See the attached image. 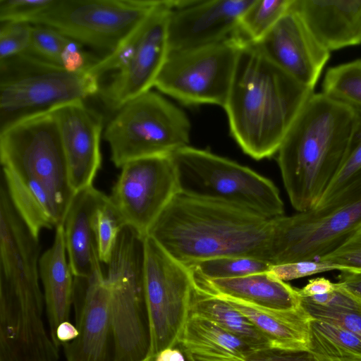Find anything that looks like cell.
<instances>
[{
    "mask_svg": "<svg viewBox=\"0 0 361 361\" xmlns=\"http://www.w3.org/2000/svg\"><path fill=\"white\" fill-rule=\"evenodd\" d=\"M0 160L1 179L32 233L62 224L75 191L54 110L0 130Z\"/></svg>",
    "mask_w": 361,
    "mask_h": 361,
    "instance_id": "1",
    "label": "cell"
},
{
    "mask_svg": "<svg viewBox=\"0 0 361 361\" xmlns=\"http://www.w3.org/2000/svg\"><path fill=\"white\" fill-rule=\"evenodd\" d=\"M273 219L235 205L179 192L147 235L172 257L188 265L224 256L269 262Z\"/></svg>",
    "mask_w": 361,
    "mask_h": 361,
    "instance_id": "2",
    "label": "cell"
},
{
    "mask_svg": "<svg viewBox=\"0 0 361 361\" xmlns=\"http://www.w3.org/2000/svg\"><path fill=\"white\" fill-rule=\"evenodd\" d=\"M313 92L243 39L224 106L232 137L256 160L272 157Z\"/></svg>",
    "mask_w": 361,
    "mask_h": 361,
    "instance_id": "3",
    "label": "cell"
},
{
    "mask_svg": "<svg viewBox=\"0 0 361 361\" xmlns=\"http://www.w3.org/2000/svg\"><path fill=\"white\" fill-rule=\"evenodd\" d=\"M355 111L313 92L283 138L277 162L298 212L314 209L345 160Z\"/></svg>",
    "mask_w": 361,
    "mask_h": 361,
    "instance_id": "4",
    "label": "cell"
},
{
    "mask_svg": "<svg viewBox=\"0 0 361 361\" xmlns=\"http://www.w3.org/2000/svg\"><path fill=\"white\" fill-rule=\"evenodd\" d=\"M99 80L90 69L71 71L27 54L0 61V130L61 105L85 101L99 92Z\"/></svg>",
    "mask_w": 361,
    "mask_h": 361,
    "instance_id": "5",
    "label": "cell"
},
{
    "mask_svg": "<svg viewBox=\"0 0 361 361\" xmlns=\"http://www.w3.org/2000/svg\"><path fill=\"white\" fill-rule=\"evenodd\" d=\"M145 239L125 225L107 264L113 361H142L151 355L145 288ZM152 356V355H151Z\"/></svg>",
    "mask_w": 361,
    "mask_h": 361,
    "instance_id": "6",
    "label": "cell"
},
{
    "mask_svg": "<svg viewBox=\"0 0 361 361\" xmlns=\"http://www.w3.org/2000/svg\"><path fill=\"white\" fill-rule=\"evenodd\" d=\"M171 157L180 192L240 207L269 219L283 215L277 187L250 168L189 145Z\"/></svg>",
    "mask_w": 361,
    "mask_h": 361,
    "instance_id": "7",
    "label": "cell"
},
{
    "mask_svg": "<svg viewBox=\"0 0 361 361\" xmlns=\"http://www.w3.org/2000/svg\"><path fill=\"white\" fill-rule=\"evenodd\" d=\"M190 129V120L182 109L149 90L115 111L104 138L111 161L121 168L135 159L171 155L188 146Z\"/></svg>",
    "mask_w": 361,
    "mask_h": 361,
    "instance_id": "8",
    "label": "cell"
},
{
    "mask_svg": "<svg viewBox=\"0 0 361 361\" xmlns=\"http://www.w3.org/2000/svg\"><path fill=\"white\" fill-rule=\"evenodd\" d=\"M361 227V177L326 206L273 219L271 265L317 259Z\"/></svg>",
    "mask_w": 361,
    "mask_h": 361,
    "instance_id": "9",
    "label": "cell"
},
{
    "mask_svg": "<svg viewBox=\"0 0 361 361\" xmlns=\"http://www.w3.org/2000/svg\"><path fill=\"white\" fill-rule=\"evenodd\" d=\"M175 1L161 0L113 54L90 68L99 78L115 72L99 92L108 109L115 112L154 87L169 51L168 24Z\"/></svg>",
    "mask_w": 361,
    "mask_h": 361,
    "instance_id": "10",
    "label": "cell"
},
{
    "mask_svg": "<svg viewBox=\"0 0 361 361\" xmlns=\"http://www.w3.org/2000/svg\"><path fill=\"white\" fill-rule=\"evenodd\" d=\"M161 0H54L31 24L57 30L104 58L113 54Z\"/></svg>",
    "mask_w": 361,
    "mask_h": 361,
    "instance_id": "11",
    "label": "cell"
},
{
    "mask_svg": "<svg viewBox=\"0 0 361 361\" xmlns=\"http://www.w3.org/2000/svg\"><path fill=\"white\" fill-rule=\"evenodd\" d=\"M243 41L236 34L219 43L169 52L154 87L185 105L224 107Z\"/></svg>",
    "mask_w": 361,
    "mask_h": 361,
    "instance_id": "12",
    "label": "cell"
},
{
    "mask_svg": "<svg viewBox=\"0 0 361 361\" xmlns=\"http://www.w3.org/2000/svg\"><path fill=\"white\" fill-rule=\"evenodd\" d=\"M193 275L152 237L145 239V288L152 356L175 347L190 314Z\"/></svg>",
    "mask_w": 361,
    "mask_h": 361,
    "instance_id": "13",
    "label": "cell"
},
{
    "mask_svg": "<svg viewBox=\"0 0 361 361\" xmlns=\"http://www.w3.org/2000/svg\"><path fill=\"white\" fill-rule=\"evenodd\" d=\"M109 196L126 225L146 237L149 228L180 192L171 155L135 159L125 164Z\"/></svg>",
    "mask_w": 361,
    "mask_h": 361,
    "instance_id": "14",
    "label": "cell"
},
{
    "mask_svg": "<svg viewBox=\"0 0 361 361\" xmlns=\"http://www.w3.org/2000/svg\"><path fill=\"white\" fill-rule=\"evenodd\" d=\"M254 0L176 1L168 24L169 52L204 47L238 32L240 18Z\"/></svg>",
    "mask_w": 361,
    "mask_h": 361,
    "instance_id": "15",
    "label": "cell"
},
{
    "mask_svg": "<svg viewBox=\"0 0 361 361\" xmlns=\"http://www.w3.org/2000/svg\"><path fill=\"white\" fill-rule=\"evenodd\" d=\"M254 44L273 63L312 91L330 58V52L317 42L291 7Z\"/></svg>",
    "mask_w": 361,
    "mask_h": 361,
    "instance_id": "16",
    "label": "cell"
},
{
    "mask_svg": "<svg viewBox=\"0 0 361 361\" xmlns=\"http://www.w3.org/2000/svg\"><path fill=\"white\" fill-rule=\"evenodd\" d=\"M78 336L63 343L66 361H108L112 337L109 290L102 271L91 277H74Z\"/></svg>",
    "mask_w": 361,
    "mask_h": 361,
    "instance_id": "17",
    "label": "cell"
},
{
    "mask_svg": "<svg viewBox=\"0 0 361 361\" xmlns=\"http://www.w3.org/2000/svg\"><path fill=\"white\" fill-rule=\"evenodd\" d=\"M67 159L70 179L75 192L92 185L101 167L100 141L102 116L84 101L54 109Z\"/></svg>",
    "mask_w": 361,
    "mask_h": 361,
    "instance_id": "18",
    "label": "cell"
},
{
    "mask_svg": "<svg viewBox=\"0 0 361 361\" xmlns=\"http://www.w3.org/2000/svg\"><path fill=\"white\" fill-rule=\"evenodd\" d=\"M109 196L93 185L75 192L62 223L66 252L74 277H91L102 271L99 259L94 219Z\"/></svg>",
    "mask_w": 361,
    "mask_h": 361,
    "instance_id": "19",
    "label": "cell"
},
{
    "mask_svg": "<svg viewBox=\"0 0 361 361\" xmlns=\"http://www.w3.org/2000/svg\"><path fill=\"white\" fill-rule=\"evenodd\" d=\"M291 8L329 52L361 44V0H293Z\"/></svg>",
    "mask_w": 361,
    "mask_h": 361,
    "instance_id": "20",
    "label": "cell"
},
{
    "mask_svg": "<svg viewBox=\"0 0 361 361\" xmlns=\"http://www.w3.org/2000/svg\"><path fill=\"white\" fill-rule=\"evenodd\" d=\"M193 278L195 286L209 294L277 310H295L301 306L298 289L268 271L226 279Z\"/></svg>",
    "mask_w": 361,
    "mask_h": 361,
    "instance_id": "21",
    "label": "cell"
},
{
    "mask_svg": "<svg viewBox=\"0 0 361 361\" xmlns=\"http://www.w3.org/2000/svg\"><path fill=\"white\" fill-rule=\"evenodd\" d=\"M39 268L50 335L56 344L59 325L69 321L74 294V276L67 258L61 224L56 228L51 247L41 255Z\"/></svg>",
    "mask_w": 361,
    "mask_h": 361,
    "instance_id": "22",
    "label": "cell"
},
{
    "mask_svg": "<svg viewBox=\"0 0 361 361\" xmlns=\"http://www.w3.org/2000/svg\"><path fill=\"white\" fill-rule=\"evenodd\" d=\"M216 296L227 301L247 318L267 337L271 347L291 350H311V323L314 318L302 305L295 310H277Z\"/></svg>",
    "mask_w": 361,
    "mask_h": 361,
    "instance_id": "23",
    "label": "cell"
},
{
    "mask_svg": "<svg viewBox=\"0 0 361 361\" xmlns=\"http://www.w3.org/2000/svg\"><path fill=\"white\" fill-rule=\"evenodd\" d=\"M176 345L192 355L238 359H245L246 354L254 349L214 322L192 314H189Z\"/></svg>",
    "mask_w": 361,
    "mask_h": 361,
    "instance_id": "24",
    "label": "cell"
},
{
    "mask_svg": "<svg viewBox=\"0 0 361 361\" xmlns=\"http://www.w3.org/2000/svg\"><path fill=\"white\" fill-rule=\"evenodd\" d=\"M190 314L210 320L254 349L271 347L267 337L225 300L194 288Z\"/></svg>",
    "mask_w": 361,
    "mask_h": 361,
    "instance_id": "25",
    "label": "cell"
},
{
    "mask_svg": "<svg viewBox=\"0 0 361 361\" xmlns=\"http://www.w3.org/2000/svg\"><path fill=\"white\" fill-rule=\"evenodd\" d=\"M71 71L89 70L99 59L84 46L57 30L32 24L30 45L25 53Z\"/></svg>",
    "mask_w": 361,
    "mask_h": 361,
    "instance_id": "26",
    "label": "cell"
},
{
    "mask_svg": "<svg viewBox=\"0 0 361 361\" xmlns=\"http://www.w3.org/2000/svg\"><path fill=\"white\" fill-rule=\"evenodd\" d=\"M322 89L331 99L361 110V58L328 68Z\"/></svg>",
    "mask_w": 361,
    "mask_h": 361,
    "instance_id": "27",
    "label": "cell"
},
{
    "mask_svg": "<svg viewBox=\"0 0 361 361\" xmlns=\"http://www.w3.org/2000/svg\"><path fill=\"white\" fill-rule=\"evenodd\" d=\"M312 348L330 357L361 361V337L340 326L314 319Z\"/></svg>",
    "mask_w": 361,
    "mask_h": 361,
    "instance_id": "28",
    "label": "cell"
},
{
    "mask_svg": "<svg viewBox=\"0 0 361 361\" xmlns=\"http://www.w3.org/2000/svg\"><path fill=\"white\" fill-rule=\"evenodd\" d=\"M293 0H254L240 18L238 35L257 43L290 10Z\"/></svg>",
    "mask_w": 361,
    "mask_h": 361,
    "instance_id": "29",
    "label": "cell"
},
{
    "mask_svg": "<svg viewBox=\"0 0 361 361\" xmlns=\"http://www.w3.org/2000/svg\"><path fill=\"white\" fill-rule=\"evenodd\" d=\"M186 266L190 269L193 276L213 280L267 272L271 264L253 257L224 256L196 262Z\"/></svg>",
    "mask_w": 361,
    "mask_h": 361,
    "instance_id": "30",
    "label": "cell"
},
{
    "mask_svg": "<svg viewBox=\"0 0 361 361\" xmlns=\"http://www.w3.org/2000/svg\"><path fill=\"white\" fill-rule=\"evenodd\" d=\"M355 111V119L343 164L314 209L326 206L343 189L361 177V110Z\"/></svg>",
    "mask_w": 361,
    "mask_h": 361,
    "instance_id": "31",
    "label": "cell"
},
{
    "mask_svg": "<svg viewBox=\"0 0 361 361\" xmlns=\"http://www.w3.org/2000/svg\"><path fill=\"white\" fill-rule=\"evenodd\" d=\"M126 225L110 200L97 212L94 231L99 259L108 264L118 235Z\"/></svg>",
    "mask_w": 361,
    "mask_h": 361,
    "instance_id": "32",
    "label": "cell"
},
{
    "mask_svg": "<svg viewBox=\"0 0 361 361\" xmlns=\"http://www.w3.org/2000/svg\"><path fill=\"white\" fill-rule=\"evenodd\" d=\"M196 361H358L332 357L313 349L291 350L269 347L252 349L245 359L226 357L210 355H192Z\"/></svg>",
    "mask_w": 361,
    "mask_h": 361,
    "instance_id": "33",
    "label": "cell"
},
{
    "mask_svg": "<svg viewBox=\"0 0 361 361\" xmlns=\"http://www.w3.org/2000/svg\"><path fill=\"white\" fill-rule=\"evenodd\" d=\"M301 305L314 319L333 324L361 337V303L353 308L334 307L319 305L301 298Z\"/></svg>",
    "mask_w": 361,
    "mask_h": 361,
    "instance_id": "34",
    "label": "cell"
},
{
    "mask_svg": "<svg viewBox=\"0 0 361 361\" xmlns=\"http://www.w3.org/2000/svg\"><path fill=\"white\" fill-rule=\"evenodd\" d=\"M32 24L22 22H1L0 26V61L24 54L32 35Z\"/></svg>",
    "mask_w": 361,
    "mask_h": 361,
    "instance_id": "35",
    "label": "cell"
},
{
    "mask_svg": "<svg viewBox=\"0 0 361 361\" xmlns=\"http://www.w3.org/2000/svg\"><path fill=\"white\" fill-rule=\"evenodd\" d=\"M54 0H0V22L31 23Z\"/></svg>",
    "mask_w": 361,
    "mask_h": 361,
    "instance_id": "36",
    "label": "cell"
},
{
    "mask_svg": "<svg viewBox=\"0 0 361 361\" xmlns=\"http://www.w3.org/2000/svg\"><path fill=\"white\" fill-rule=\"evenodd\" d=\"M334 270L343 269L329 262L314 259L271 265L268 272L278 279L287 281Z\"/></svg>",
    "mask_w": 361,
    "mask_h": 361,
    "instance_id": "37",
    "label": "cell"
},
{
    "mask_svg": "<svg viewBox=\"0 0 361 361\" xmlns=\"http://www.w3.org/2000/svg\"><path fill=\"white\" fill-rule=\"evenodd\" d=\"M346 269H361V227L340 246L317 259Z\"/></svg>",
    "mask_w": 361,
    "mask_h": 361,
    "instance_id": "38",
    "label": "cell"
},
{
    "mask_svg": "<svg viewBox=\"0 0 361 361\" xmlns=\"http://www.w3.org/2000/svg\"><path fill=\"white\" fill-rule=\"evenodd\" d=\"M338 283L361 302V269H346L340 271Z\"/></svg>",
    "mask_w": 361,
    "mask_h": 361,
    "instance_id": "39",
    "label": "cell"
},
{
    "mask_svg": "<svg viewBox=\"0 0 361 361\" xmlns=\"http://www.w3.org/2000/svg\"><path fill=\"white\" fill-rule=\"evenodd\" d=\"M336 288V283H333L324 277L310 279L302 288L298 289L301 298H310L315 295L331 293Z\"/></svg>",
    "mask_w": 361,
    "mask_h": 361,
    "instance_id": "40",
    "label": "cell"
},
{
    "mask_svg": "<svg viewBox=\"0 0 361 361\" xmlns=\"http://www.w3.org/2000/svg\"><path fill=\"white\" fill-rule=\"evenodd\" d=\"M78 336V331L75 326L69 321L61 323L56 333L55 343L59 347L60 345L72 341Z\"/></svg>",
    "mask_w": 361,
    "mask_h": 361,
    "instance_id": "41",
    "label": "cell"
},
{
    "mask_svg": "<svg viewBox=\"0 0 361 361\" xmlns=\"http://www.w3.org/2000/svg\"><path fill=\"white\" fill-rule=\"evenodd\" d=\"M154 361H186L184 351L178 345L168 348L157 353Z\"/></svg>",
    "mask_w": 361,
    "mask_h": 361,
    "instance_id": "42",
    "label": "cell"
},
{
    "mask_svg": "<svg viewBox=\"0 0 361 361\" xmlns=\"http://www.w3.org/2000/svg\"><path fill=\"white\" fill-rule=\"evenodd\" d=\"M182 349V348H181ZM184 353H185V357H186V361H196V360L194 358V357L192 356V355L191 353H190L189 352L182 349Z\"/></svg>",
    "mask_w": 361,
    "mask_h": 361,
    "instance_id": "43",
    "label": "cell"
},
{
    "mask_svg": "<svg viewBox=\"0 0 361 361\" xmlns=\"http://www.w3.org/2000/svg\"><path fill=\"white\" fill-rule=\"evenodd\" d=\"M154 357L150 355L142 361H154Z\"/></svg>",
    "mask_w": 361,
    "mask_h": 361,
    "instance_id": "44",
    "label": "cell"
}]
</instances>
